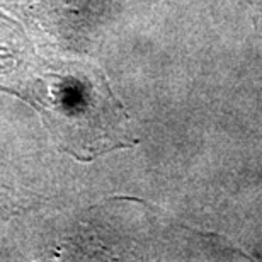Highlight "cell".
<instances>
[{"label":"cell","instance_id":"obj_1","mask_svg":"<svg viewBox=\"0 0 262 262\" xmlns=\"http://www.w3.org/2000/svg\"><path fill=\"white\" fill-rule=\"evenodd\" d=\"M14 53L15 65L4 78L10 83L0 91L17 94L39 113L60 151L91 162L140 143L126 109L97 67L56 56L46 58L29 43L28 51Z\"/></svg>","mask_w":262,"mask_h":262}]
</instances>
